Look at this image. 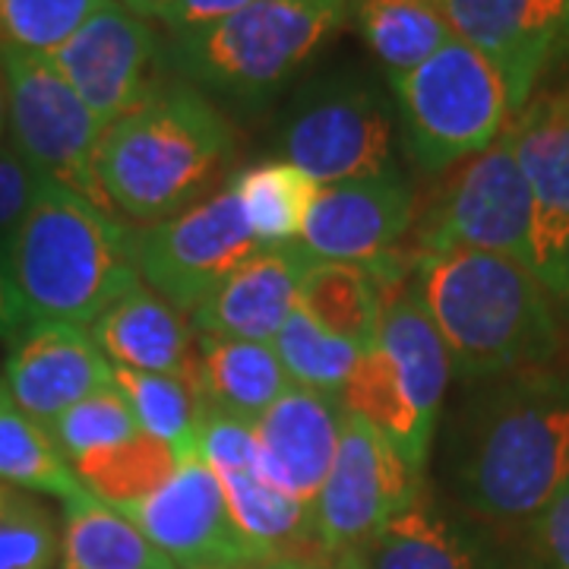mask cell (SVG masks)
I'll return each mask as SVG.
<instances>
[{
	"instance_id": "obj_1",
	"label": "cell",
	"mask_w": 569,
	"mask_h": 569,
	"mask_svg": "<svg viewBox=\"0 0 569 569\" xmlns=\"http://www.w3.org/2000/svg\"><path fill=\"white\" fill-rule=\"evenodd\" d=\"M459 512L488 529L531 526L569 478V370L468 383L443 447Z\"/></svg>"
},
{
	"instance_id": "obj_2",
	"label": "cell",
	"mask_w": 569,
	"mask_h": 569,
	"mask_svg": "<svg viewBox=\"0 0 569 569\" xmlns=\"http://www.w3.org/2000/svg\"><path fill=\"white\" fill-rule=\"evenodd\" d=\"M411 282L462 387L553 365L560 326L553 298L531 266L500 253L452 250L415 260Z\"/></svg>"
},
{
	"instance_id": "obj_3",
	"label": "cell",
	"mask_w": 569,
	"mask_h": 569,
	"mask_svg": "<svg viewBox=\"0 0 569 569\" xmlns=\"http://www.w3.org/2000/svg\"><path fill=\"white\" fill-rule=\"evenodd\" d=\"M234 162V130L219 104L164 80L140 108L108 123L96 149L104 203L130 224H156L216 193Z\"/></svg>"
},
{
	"instance_id": "obj_4",
	"label": "cell",
	"mask_w": 569,
	"mask_h": 569,
	"mask_svg": "<svg viewBox=\"0 0 569 569\" xmlns=\"http://www.w3.org/2000/svg\"><path fill=\"white\" fill-rule=\"evenodd\" d=\"M7 257L29 323L89 329L142 282L137 224L54 181H41L36 203L7 241Z\"/></svg>"
},
{
	"instance_id": "obj_5",
	"label": "cell",
	"mask_w": 569,
	"mask_h": 569,
	"mask_svg": "<svg viewBox=\"0 0 569 569\" xmlns=\"http://www.w3.org/2000/svg\"><path fill=\"white\" fill-rule=\"evenodd\" d=\"M348 22V0H257L241 13L168 36L164 67L212 104L272 102Z\"/></svg>"
},
{
	"instance_id": "obj_6",
	"label": "cell",
	"mask_w": 569,
	"mask_h": 569,
	"mask_svg": "<svg viewBox=\"0 0 569 569\" xmlns=\"http://www.w3.org/2000/svg\"><path fill=\"white\" fill-rule=\"evenodd\" d=\"M449 380V351L408 276L383 298L377 346L358 358L339 402L427 475Z\"/></svg>"
},
{
	"instance_id": "obj_7",
	"label": "cell",
	"mask_w": 569,
	"mask_h": 569,
	"mask_svg": "<svg viewBox=\"0 0 569 569\" xmlns=\"http://www.w3.org/2000/svg\"><path fill=\"white\" fill-rule=\"evenodd\" d=\"M387 86L402 156L425 181L485 152L512 123L500 73L462 39H449Z\"/></svg>"
},
{
	"instance_id": "obj_8",
	"label": "cell",
	"mask_w": 569,
	"mask_h": 569,
	"mask_svg": "<svg viewBox=\"0 0 569 569\" xmlns=\"http://www.w3.org/2000/svg\"><path fill=\"white\" fill-rule=\"evenodd\" d=\"M396 142L389 86L351 63L301 82L279 121V159L320 187L402 171Z\"/></svg>"
},
{
	"instance_id": "obj_9",
	"label": "cell",
	"mask_w": 569,
	"mask_h": 569,
	"mask_svg": "<svg viewBox=\"0 0 569 569\" xmlns=\"http://www.w3.org/2000/svg\"><path fill=\"white\" fill-rule=\"evenodd\" d=\"M531 234L535 206L509 123L485 152L433 178L425 200H415L406 253L415 263L433 253L478 250L531 266Z\"/></svg>"
},
{
	"instance_id": "obj_10",
	"label": "cell",
	"mask_w": 569,
	"mask_h": 569,
	"mask_svg": "<svg viewBox=\"0 0 569 569\" xmlns=\"http://www.w3.org/2000/svg\"><path fill=\"white\" fill-rule=\"evenodd\" d=\"M7 89V140L44 181L63 183L108 206L96 181V149L104 127L44 54L0 41ZM111 209V206H108Z\"/></svg>"
},
{
	"instance_id": "obj_11",
	"label": "cell",
	"mask_w": 569,
	"mask_h": 569,
	"mask_svg": "<svg viewBox=\"0 0 569 569\" xmlns=\"http://www.w3.org/2000/svg\"><path fill=\"white\" fill-rule=\"evenodd\" d=\"M260 250L231 183L171 219L137 228L140 279L183 317Z\"/></svg>"
},
{
	"instance_id": "obj_12",
	"label": "cell",
	"mask_w": 569,
	"mask_h": 569,
	"mask_svg": "<svg viewBox=\"0 0 569 569\" xmlns=\"http://www.w3.org/2000/svg\"><path fill=\"white\" fill-rule=\"evenodd\" d=\"M425 481L427 475L411 471L373 427L346 411L336 459L310 507L320 550L339 560L361 548L418 497Z\"/></svg>"
},
{
	"instance_id": "obj_13",
	"label": "cell",
	"mask_w": 569,
	"mask_h": 569,
	"mask_svg": "<svg viewBox=\"0 0 569 569\" xmlns=\"http://www.w3.org/2000/svg\"><path fill=\"white\" fill-rule=\"evenodd\" d=\"M48 61L102 127L121 121L171 80L159 29L123 10L118 0H104Z\"/></svg>"
},
{
	"instance_id": "obj_14",
	"label": "cell",
	"mask_w": 569,
	"mask_h": 569,
	"mask_svg": "<svg viewBox=\"0 0 569 569\" xmlns=\"http://www.w3.org/2000/svg\"><path fill=\"white\" fill-rule=\"evenodd\" d=\"M123 516L178 569H266L234 526L222 481L197 456Z\"/></svg>"
},
{
	"instance_id": "obj_15",
	"label": "cell",
	"mask_w": 569,
	"mask_h": 569,
	"mask_svg": "<svg viewBox=\"0 0 569 569\" xmlns=\"http://www.w3.org/2000/svg\"><path fill=\"white\" fill-rule=\"evenodd\" d=\"M456 39L500 73L512 118L569 58V0H443Z\"/></svg>"
},
{
	"instance_id": "obj_16",
	"label": "cell",
	"mask_w": 569,
	"mask_h": 569,
	"mask_svg": "<svg viewBox=\"0 0 569 569\" xmlns=\"http://www.w3.org/2000/svg\"><path fill=\"white\" fill-rule=\"evenodd\" d=\"M415 190L402 171L323 183L307 212L301 241L313 260L380 266L406 247Z\"/></svg>"
},
{
	"instance_id": "obj_17",
	"label": "cell",
	"mask_w": 569,
	"mask_h": 569,
	"mask_svg": "<svg viewBox=\"0 0 569 569\" xmlns=\"http://www.w3.org/2000/svg\"><path fill=\"white\" fill-rule=\"evenodd\" d=\"M0 380L36 425L48 427L67 408L114 387V365L92 342L89 329L36 320L7 342Z\"/></svg>"
},
{
	"instance_id": "obj_18",
	"label": "cell",
	"mask_w": 569,
	"mask_h": 569,
	"mask_svg": "<svg viewBox=\"0 0 569 569\" xmlns=\"http://www.w3.org/2000/svg\"><path fill=\"white\" fill-rule=\"evenodd\" d=\"M336 563L346 569H522L500 550L488 526L449 509L427 481L396 519Z\"/></svg>"
},
{
	"instance_id": "obj_19",
	"label": "cell",
	"mask_w": 569,
	"mask_h": 569,
	"mask_svg": "<svg viewBox=\"0 0 569 569\" xmlns=\"http://www.w3.org/2000/svg\"><path fill=\"white\" fill-rule=\"evenodd\" d=\"M512 140L535 206L531 266L548 288L569 244V80L531 96L512 118Z\"/></svg>"
},
{
	"instance_id": "obj_20",
	"label": "cell",
	"mask_w": 569,
	"mask_h": 569,
	"mask_svg": "<svg viewBox=\"0 0 569 569\" xmlns=\"http://www.w3.org/2000/svg\"><path fill=\"white\" fill-rule=\"evenodd\" d=\"M342 425L346 408L339 399L288 387L253 425L257 475L310 509L336 459Z\"/></svg>"
},
{
	"instance_id": "obj_21",
	"label": "cell",
	"mask_w": 569,
	"mask_h": 569,
	"mask_svg": "<svg viewBox=\"0 0 569 569\" xmlns=\"http://www.w3.org/2000/svg\"><path fill=\"white\" fill-rule=\"evenodd\" d=\"M310 260L301 244L260 247L197 305L187 317L190 329L197 336L272 342L298 307V288Z\"/></svg>"
},
{
	"instance_id": "obj_22",
	"label": "cell",
	"mask_w": 569,
	"mask_h": 569,
	"mask_svg": "<svg viewBox=\"0 0 569 569\" xmlns=\"http://www.w3.org/2000/svg\"><path fill=\"white\" fill-rule=\"evenodd\" d=\"M92 342L121 370L164 373L193 387L197 332L178 307L137 282L89 326Z\"/></svg>"
},
{
	"instance_id": "obj_23",
	"label": "cell",
	"mask_w": 569,
	"mask_h": 569,
	"mask_svg": "<svg viewBox=\"0 0 569 569\" xmlns=\"http://www.w3.org/2000/svg\"><path fill=\"white\" fill-rule=\"evenodd\" d=\"M291 387L269 342L197 336L193 396L200 411L257 425L260 415Z\"/></svg>"
},
{
	"instance_id": "obj_24",
	"label": "cell",
	"mask_w": 569,
	"mask_h": 569,
	"mask_svg": "<svg viewBox=\"0 0 569 569\" xmlns=\"http://www.w3.org/2000/svg\"><path fill=\"white\" fill-rule=\"evenodd\" d=\"M348 20L358 26L387 82L456 39L443 0H348Z\"/></svg>"
},
{
	"instance_id": "obj_25",
	"label": "cell",
	"mask_w": 569,
	"mask_h": 569,
	"mask_svg": "<svg viewBox=\"0 0 569 569\" xmlns=\"http://www.w3.org/2000/svg\"><path fill=\"white\" fill-rule=\"evenodd\" d=\"M61 569H178L123 512L89 490L63 503Z\"/></svg>"
},
{
	"instance_id": "obj_26",
	"label": "cell",
	"mask_w": 569,
	"mask_h": 569,
	"mask_svg": "<svg viewBox=\"0 0 569 569\" xmlns=\"http://www.w3.org/2000/svg\"><path fill=\"white\" fill-rule=\"evenodd\" d=\"M298 307L313 323L351 342L361 355L377 346L383 291L365 266L310 260L298 288Z\"/></svg>"
},
{
	"instance_id": "obj_27",
	"label": "cell",
	"mask_w": 569,
	"mask_h": 569,
	"mask_svg": "<svg viewBox=\"0 0 569 569\" xmlns=\"http://www.w3.org/2000/svg\"><path fill=\"white\" fill-rule=\"evenodd\" d=\"M228 183L260 247H288L301 241L307 212L320 193V183L310 174L284 159H266L244 171H234Z\"/></svg>"
},
{
	"instance_id": "obj_28",
	"label": "cell",
	"mask_w": 569,
	"mask_h": 569,
	"mask_svg": "<svg viewBox=\"0 0 569 569\" xmlns=\"http://www.w3.org/2000/svg\"><path fill=\"white\" fill-rule=\"evenodd\" d=\"M0 481L67 503L82 493L80 478L54 447L48 430L22 411L0 380Z\"/></svg>"
},
{
	"instance_id": "obj_29",
	"label": "cell",
	"mask_w": 569,
	"mask_h": 569,
	"mask_svg": "<svg viewBox=\"0 0 569 569\" xmlns=\"http://www.w3.org/2000/svg\"><path fill=\"white\" fill-rule=\"evenodd\" d=\"M181 462V456L168 443L140 430L133 440H127L121 447L104 449L77 462L73 475L92 497L123 512L156 488H162Z\"/></svg>"
},
{
	"instance_id": "obj_30",
	"label": "cell",
	"mask_w": 569,
	"mask_h": 569,
	"mask_svg": "<svg viewBox=\"0 0 569 569\" xmlns=\"http://www.w3.org/2000/svg\"><path fill=\"white\" fill-rule=\"evenodd\" d=\"M269 346L276 348L291 387L320 392L329 399L342 396L348 377L355 373L358 358H361L358 348L326 332L323 326L313 323L301 307L291 310V317L284 320Z\"/></svg>"
},
{
	"instance_id": "obj_31",
	"label": "cell",
	"mask_w": 569,
	"mask_h": 569,
	"mask_svg": "<svg viewBox=\"0 0 569 569\" xmlns=\"http://www.w3.org/2000/svg\"><path fill=\"white\" fill-rule=\"evenodd\" d=\"M114 387L121 389L142 433L168 443L181 459L193 456L200 406L187 380L114 367Z\"/></svg>"
},
{
	"instance_id": "obj_32",
	"label": "cell",
	"mask_w": 569,
	"mask_h": 569,
	"mask_svg": "<svg viewBox=\"0 0 569 569\" xmlns=\"http://www.w3.org/2000/svg\"><path fill=\"white\" fill-rule=\"evenodd\" d=\"M61 529L39 493L0 481V569H54Z\"/></svg>"
},
{
	"instance_id": "obj_33",
	"label": "cell",
	"mask_w": 569,
	"mask_h": 569,
	"mask_svg": "<svg viewBox=\"0 0 569 569\" xmlns=\"http://www.w3.org/2000/svg\"><path fill=\"white\" fill-rule=\"evenodd\" d=\"M44 430L73 468L96 452L133 440L140 433V425L121 396V389L108 387L77 402L73 408H67L61 418H54Z\"/></svg>"
},
{
	"instance_id": "obj_34",
	"label": "cell",
	"mask_w": 569,
	"mask_h": 569,
	"mask_svg": "<svg viewBox=\"0 0 569 569\" xmlns=\"http://www.w3.org/2000/svg\"><path fill=\"white\" fill-rule=\"evenodd\" d=\"M104 0H0V41L54 54Z\"/></svg>"
},
{
	"instance_id": "obj_35",
	"label": "cell",
	"mask_w": 569,
	"mask_h": 569,
	"mask_svg": "<svg viewBox=\"0 0 569 569\" xmlns=\"http://www.w3.org/2000/svg\"><path fill=\"white\" fill-rule=\"evenodd\" d=\"M193 456L212 468L216 475L224 471H257V430L247 421L200 411L197 437H193Z\"/></svg>"
},
{
	"instance_id": "obj_36",
	"label": "cell",
	"mask_w": 569,
	"mask_h": 569,
	"mask_svg": "<svg viewBox=\"0 0 569 569\" xmlns=\"http://www.w3.org/2000/svg\"><path fill=\"white\" fill-rule=\"evenodd\" d=\"M39 171L22 159L10 140L0 142V244H7L32 209L41 190Z\"/></svg>"
},
{
	"instance_id": "obj_37",
	"label": "cell",
	"mask_w": 569,
	"mask_h": 569,
	"mask_svg": "<svg viewBox=\"0 0 569 569\" xmlns=\"http://www.w3.org/2000/svg\"><path fill=\"white\" fill-rule=\"evenodd\" d=\"M531 529V567L535 569H569V478L550 497V503Z\"/></svg>"
},
{
	"instance_id": "obj_38",
	"label": "cell",
	"mask_w": 569,
	"mask_h": 569,
	"mask_svg": "<svg viewBox=\"0 0 569 569\" xmlns=\"http://www.w3.org/2000/svg\"><path fill=\"white\" fill-rule=\"evenodd\" d=\"M250 3L257 0H174L171 10L162 17V26L168 29V36H181V32H193V29L228 20Z\"/></svg>"
},
{
	"instance_id": "obj_39",
	"label": "cell",
	"mask_w": 569,
	"mask_h": 569,
	"mask_svg": "<svg viewBox=\"0 0 569 569\" xmlns=\"http://www.w3.org/2000/svg\"><path fill=\"white\" fill-rule=\"evenodd\" d=\"M26 323H29V317L22 310L13 266L7 257V244H0V342H10Z\"/></svg>"
},
{
	"instance_id": "obj_40",
	"label": "cell",
	"mask_w": 569,
	"mask_h": 569,
	"mask_svg": "<svg viewBox=\"0 0 569 569\" xmlns=\"http://www.w3.org/2000/svg\"><path fill=\"white\" fill-rule=\"evenodd\" d=\"M548 291L550 298L563 307V313L569 317V244L563 247V253H560V260H557V269H553V279H550Z\"/></svg>"
},
{
	"instance_id": "obj_41",
	"label": "cell",
	"mask_w": 569,
	"mask_h": 569,
	"mask_svg": "<svg viewBox=\"0 0 569 569\" xmlns=\"http://www.w3.org/2000/svg\"><path fill=\"white\" fill-rule=\"evenodd\" d=\"M123 10H130L133 17L146 22H162V17L171 10L174 0H118Z\"/></svg>"
},
{
	"instance_id": "obj_42",
	"label": "cell",
	"mask_w": 569,
	"mask_h": 569,
	"mask_svg": "<svg viewBox=\"0 0 569 569\" xmlns=\"http://www.w3.org/2000/svg\"><path fill=\"white\" fill-rule=\"evenodd\" d=\"M7 140V89H3V73H0V142Z\"/></svg>"
},
{
	"instance_id": "obj_43",
	"label": "cell",
	"mask_w": 569,
	"mask_h": 569,
	"mask_svg": "<svg viewBox=\"0 0 569 569\" xmlns=\"http://www.w3.org/2000/svg\"><path fill=\"white\" fill-rule=\"evenodd\" d=\"M313 569H346L342 563H320V567H313Z\"/></svg>"
}]
</instances>
